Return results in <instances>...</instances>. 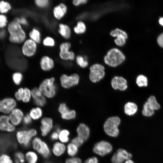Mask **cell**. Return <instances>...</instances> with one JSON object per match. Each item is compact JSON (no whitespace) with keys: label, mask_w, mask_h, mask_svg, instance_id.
<instances>
[{"label":"cell","mask_w":163,"mask_h":163,"mask_svg":"<svg viewBox=\"0 0 163 163\" xmlns=\"http://www.w3.org/2000/svg\"><path fill=\"white\" fill-rule=\"evenodd\" d=\"M8 21L6 16L2 14H0V28H2L7 26Z\"/></svg>","instance_id":"cell-48"},{"label":"cell","mask_w":163,"mask_h":163,"mask_svg":"<svg viewBox=\"0 0 163 163\" xmlns=\"http://www.w3.org/2000/svg\"><path fill=\"white\" fill-rule=\"evenodd\" d=\"M76 132L77 136L83 139L84 141L87 140L90 135L89 127L83 123H80L77 127Z\"/></svg>","instance_id":"cell-22"},{"label":"cell","mask_w":163,"mask_h":163,"mask_svg":"<svg viewBox=\"0 0 163 163\" xmlns=\"http://www.w3.org/2000/svg\"><path fill=\"white\" fill-rule=\"evenodd\" d=\"M26 163H38L39 160V155L32 149L28 150L24 154Z\"/></svg>","instance_id":"cell-23"},{"label":"cell","mask_w":163,"mask_h":163,"mask_svg":"<svg viewBox=\"0 0 163 163\" xmlns=\"http://www.w3.org/2000/svg\"><path fill=\"white\" fill-rule=\"evenodd\" d=\"M17 103L14 99L8 97L0 101V112L5 114H9L15 108Z\"/></svg>","instance_id":"cell-13"},{"label":"cell","mask_w":163,"mask_h":163,"mask_svg":"<svg viewBox=\"0 0 163 163\" xmlns=\"http://www.w3.org/2000/svg\"><path fill=\"white\" fill-rule=\"evenodd\" d=\"M28 35L29 38L35 42L37 44L42 41L41 35L39 30L36 27L33 28L29 32Z\"/></svg>","instance_id":"cell-24"},{"label":"cell","mask_w":163,"mask_h":163,"mask_svg":"<svg viewBox=\"0 0 163 163\" xmlns=\"http://www.w3.org/2000/svg\"><path fill=\"white\" fill-rule=\"evenodd\" d=\"M32 120L29 114H27L24 116L22 122L25 126H29L31 123Z\"/></svg>","instance_id":"cell-52"},{"label":"cell","mask_w":163,"mask_h":163,"mask_svg":"<svg viewBox=\"0 0 163 163\" xmlns=\"http://www.w3.org/2000/svg\"><path fill=\"white\" fill-rule=\"evenodd\" d=\"M67 11V5L64 3H60L53 7V16L57 20H60L66 15Z\"/></svg>","instance_id":"cell-18"},{"label":"cell","mask_w":163,"mask_h":163,"mask_svg":"<svg viewBox=\"0 0 163 163\" xmlns=\"http://www.w3.org/2000/svg\"><path fill=\"white\" fill-rule=\"evenodd\" d=\"M125 113L128 116H133L135 114L138 110L136 104L134 102H128L124 105V108Z\"/></svg>","instance_id":"cell-25"},{"label":"cell","mask_w":163,"mask_h":163,"mask_svg":"<svg viewBox=\"0 0 163 163\" xmlns=\"http://www.w3.org/2000/svg\"><path fill=\"white\" fill-rule=\"evenodd\" d=\"M70 133L66 129H61L59 133L58 141L66 144L69 142Z\"/></svg>","instance_id":"cell-26"},{"label":"cell","mask_w":163,"mask_h":163,"mask_svg":"<svg viewBox=\"0 0 163 163\" xmlns=\"http://www.w3.org/2000/svg\"><path fill=\"white\" fill-rule=\"evenodd\" d=\"M159 23L162 26H163V18H161L159 20Z\"/></svg>","instance_id":"cell-58"},{"label":"cell","mask_w":163,"mask_h":163,"mask_svg":"<svg viewBox=\"0 0 163 163\" xmlns=\"http://www.w3.org/2000/svg\"><path fill=\"white\" fill-rule=\"evenodd\" d=\"M69 110L68 107L65 103L60 104L58 109V111L61 115L65 113Z\"/></svg>","instance_id":"cell-50"},{"label":"cell","mask_w":163,"mask_h":163,"mask_svg":"<svg viewBox=\"0 0 163 163\" xmlns=\"http://www.w3.org/2000/svg\"><path fill=\"white\" fill-rule=\"evenodd\" d=\"M132 155L126 150L120 149L113 155L111 161L113 163H121L125 160L130 159Z\"/></svg>","instance_id":"cell-14"},{"label":"cell","mask_w":163,"mask_h":163,"mask_svg":"<svg viewBox=\"0 0 163 163\" xmlns=\"http://www.w3.org/2000/svg\"><path fill=\"white\" fill-rule=\"evenodd\" d=\"M111 85L114 89L122 91L126 90L128 87L126 80L120 76H114L111 80Z\"/></svg>","instance_id":"cell-16"},{"label":"cell","mask_w":163,"mask_h":163,"mask_svg":"<svg viewBox=\"0 0 163 163\" xmlns=\"http://www.w3.org/2000/svg\"><path fill=\"white\" fill-rule=\"evenodd\" d=\"M79 80V75L77 73H73L69 75L63 74L60 78L61 86L65 89H68L77 85Z\"/></svg>","instance_id":"cell-10"},{"label":"cell","mask_w":163,"mask_h":163,"mask_svg":"<svg viewBox=\"0 0 163 163\" xmlns=\"http://www.w3.org/2000/svg\"><path fill=\"white\" fill-rule=\"evenodd\" d=\"M29 114L32 119L34 120L40 119L43 115V111L40 107H37L31 109Z\"/></svg>","instance_id":"cell-28"},{"label":"cell","mask_w":163,"mask_h":163,"mask_svg":"<svg viewBox=\"0 0 163 163\" xmlns=\"http://www.w3.org/2000/svg\"><path fill=\"white\" fill-rule=\"evenodd\" d=\"M43 45L46 47H52L55 45L56 42L55 39L50 36L46 37L42 40Z\"/></svg>","instance_id":"cell-33"},{"label":"cell","mask_w":163,"mask_h":163,"mask_svg":"<svg viewBox=\"0 0 163 163\" xmlns=\"http://www.w3.org/2000/svg\"><path fill=\"white\" fill-rule=\"evenodd\" d=\"M110 35L117 38H123L126 40L127 38V35L124 31L120 29L117 28L112 30L110 32Z\"/></svg>","instance_id":"cell-31"},{"label":"cell","mask_w":163,"mask_h":163,"mask_svg":"<svg viewBox=\"0 0 163 163\" xmlns=\"http://www.w3.org/2000/svg\"><path fill=\"white\" fill-rule=\"evenodd\" d=\"M34 3L37 7L44 9L47 8L49 5L50 1L49 0H35Z\"/></svg>","instance_id":"cell-38"},{"label":"cell","mask_w":163,"mask_h":163,"mask_svg":"<svg viewBox=\"0 0 163 163\" xmlns=\"http://www.w3.org/2000/svg\"><path fill=\"white\" fill-rule=\"evenodd\" d=\"M24 116L23 112L20 109L15 108L9 114L8 117L11 123L15 126L22 122Z\"/></svg>","instance_id":"cell-17"},{"label":"cell","mask_w":163,"mask_h":163,"mask_svg":"<svg viewBox=\"0 0 163 163\" xmlns=\"http://www.w3.org/2000/svg\"><path fill=\"white\" fill-rule=\"evenodd\" d=\"M84 141L83 139L77 136L73 138L71 140V142L78 148L83 144Z\"/></svg>","instance_id":"cell-45"},{"label":"cell","mask_w":163,"mask_h":163,"mask_svg":"<svg viewBox=\"0 0 163 163\" xmlns=\"http://www.w3.org/2000/svg\"><path fill=\"white\" fill-rule=\"evenodd\" d=\"M24 91V88H20L15 92L14 96L17 100L18 101L22 100Z\"/></svg>","instance_id":"cell-49"},{"label":"cell","mask_w":163,"mask_h":163,"mask_svg":"<svg viewBox=\"0 0 163 163\" xmlns=\"http://www.w3.org/2000/svg\"><path fill=\"white\" fill-rule=\"evenodd\" d=\"M11 8V5L9 2L4 1H0V13L1 14L7 13Z\"/></svg>","instance_id":"cell-36"},{"label":"cell","mask_w":163,"mask_h":163,"mask_svg":"<svg viewBox=\"0 0 163 163\" xmlns=\"http://www.w3.org/2000/svg\"><path fill=\"white\" fill-rule=\"evenodd\" d=\"M125 57L122 52L118 49L114 48L109 50L104 56L105 63L110 66L116 67L123 63Z\"/></svg>","instance_id":"cell-4"},{"label":"cell","mask_w":163,"mask_h":163,"mask_svg":"<svg viewBox=\"0 0 163 163\" xmlns=\"http://www.w3.org/2000/svg\"><path fill=\"white\" fill-rule=\"evenodd\" d=\"M43 163H53L52 161L48 159L45 160Z\"/></svg>","instance_id":"cell-57"},{"label":"cell","mask_w":163,"mask_h":163,"mask_svg":"<svg viewBox=\"0 0 163 163\" xmlns=\"http://www.w3.org/2000/svg\"><path fill=\"white\" fill-rule=\"evenodd\" d=\"M32 97L33 100L41 97L43 95L39 88L35 87L31 90Z\"/></svg>","instance_id":"cell-43"},{"label":"cell","mask_w":163,"mask_h":163,"mask_svg":"<svg viewBox=\"0 0 163 163\" xmlns=\"http://www.w3.org/2000/svg\"><path fill=\"white\" fill-rule=\"evenodd\" d=\"M12 78L13 81L15 84L19 85L21 82L23 78V75L20 72H16L12 75Z\"/></svg>","instance_id":"cell-40"},{"label":"cell","mask_w":163,"mask_h":163,"mask_svg":"<svg viewBox=\"0 0 163 163\" xmlns=\"http://www.w3.org/2000/svg\"><path fill=\"white\" fill-rule=\"evenodd\" d=\"M59 132L54 130L49 135L50 139L53 142L58 140Z\"/></svg>","instance_id":"cell-51"},{"label":"cell","mask_w":163,"mask_h":163,"mask_svg":"<svg viewBox=\"0 0 163 163\" xmlns=\"http://www.w3.org/2000/svg\"><path fill=\"white\" fill-rule=\"evenodd\" d=\"M136 82L139 87H145L148 84V79L145 76L143 75H139L136 78Z\"/></svg>","instance_id":"cell-32"},{"label":"cell","mask_w":163,"mask_h":163,"mask_svg":"<svg viewBox=\"0 0 163 163\" xmlns=\"http://www.w3.org/2000/svg\"><path fill=\"white\" fill-rule=\"evenodd\" d=\"M30 147L44 160L49 159L52 155L51 147L48 143L39 136L32 139Z\"/></svg>","instance_id":"cell-2"},{"label":"cell","mask_w":163,"mask_h":163,"mask_svg":"<svg viewBox=\"0 0 163 163\" xmlns=\"http://www.w3.org/2000/svg\"><path fill=\"white\" fill-rule=\"evenodd\" d=\"M84 163H98V160L96 157H92L87 159Z\"/></svg>","instance_id":"cell-55"},{"label":"cell","mask_w":163,"mask_h":163,"mask_svg":"<svg viewBox=\"0 0 163 163\" xmlns=\"http://www.w3.org/2000/svg\"><path fill=\"white\" fill-rule=\"evenodd\" d=\"M32 97L31 91L28 88H24V91L22 101L25 103L29 102Z\"/></svg>","instance_id":"cell-41"},{"label":"cell","mask_w":163,"mask_h":163,"mask_svg":"<svg viewBox=\"0 0 163 163\" xmlns=\"http://www.w3.org/2000/svg\"><path fill=\"white\" fill-rule=\"evenodd\" d=\"M58 32L63 39L69 40L72 35V31L70 27L67 24L60 23L58 25Z\"/></svg>","instance_id":"cell-21"},{"label":"cell","mask_w":163,"mask_h":163,"mask_svg":"<svg viewBox=\"0 0 163 163\" xmlns=\"http://www.w3.org/2000/svg\"><path fill=\"white\" fill-rule=\"evenodd\" d=\"M64 163H82L81 159L77 157H69L64 160Z\"/></svg>","instance_id":"cell-44"},{"label":"cell","mask_w":163,"mask_h":163,"mask_svg":"<svg viewBox=\"0 0 163 163\" xmlns=\"http://www.w3.org/2000/svg\"><path fill=\"white\" fill-rule=\"evenodd\" d=\"M0 163H13V161L9 155L3 154L0 156Z\"/></svg>","instance_id":"cell-46"},{"label":"cell","mask_w":163,"mask_h":163,"mask_svg":"<svg viewBox=\"0 0 163 163\" xmlns=\"http://www.w3.org/2000/svg\"><path fill=\"white\" fill-rule=\"evenodd\" d=\"M88 1L86 0H74L72 1V3L75 6H78L80 5L86 3Z\"/></svg>","instance_id":"cell-54"},{"label":"cell","mask_w":163,"mask_h":163,"mask_svg":"<svg viewBox=\"0 0 163 163\" xmlns=\"http://www.w3.org/2000/svg\"><path fill=\"white\" fill-rule=\"evenodd\" d=\"M66 150V144L58 140L54 142L51 147L52 155L56 158L61 157L64 155Z\"/></svg>","instance_id":"cell-15"},{"label":"cell","mask_w":163,"mask_h":163,"mask_svg":"<svg viewBox=\"0 0 163 163\" xmlns=\"http://www.w3.org/2000/svg\"><path fill=\"white\" fill-rule=\"evenodd\" d=\"M7 30L9 41L12 43H22L27 39L26 34L22 26L14 20L8 24Z\"/></svg>","instance_id":"cell-1"},{"label":"cell","mask_w":163,"mask_h":163,"mask_svg":"<svg viewBox=\"0 0 163 163\" xmlns=\"http://www.w3.org/2000/svg\"><path fill=\"white\" fill-rule=\"evenodd\" d=\"M89 78L93 83H96L102 79L105 75L104 67L99 64H95L90 68Z\"/></svg>","instance_id":"cell-7"},{"label":"cell","mask_w":163,"mask_h":163,"mask_svg":"<svg viewBox=\"0 0 163 163\" xmlns=\"http://www.w3.org/2000/svg\"><path fill=\"white\" fill-rule=\"evenodd\" d=\"M40 65L42 70L44 71H49L54 67L55 62L53 59L50 56L44 55L40 59Z\"/></svg>","instance_id":"cell-20"},{"label":"cell","mask_w":163,"mask_h":163,"mask_svg":"<svg viewBox=\"0 0 163 163\" xmlns=\"http://www.w3.org/2000/svg\"><path fill=\"white\" fill-rule=\"evenodd\" d=\"M76 116V112L73 110L70 109L65 113L61 114L62 119L66 120L74 119L75 118Z\"/></svg>","instance_id":"cell-35"},{"label":"cell","mask_w":163,"mask_h":163,"mask_svg":"<svg viewBox=\"0 0 163 163\" xmlns=\"http://www.w3.org/2000/svg\"><path fill=\"white\" fill-rule=\"evenodd\" d=\"M86 26L85 23L81 21H78L76 25L73 27L74 32L79 34L84 33L86 31Z\"/></svg>","instance_id":"cell-30"},{"label":"cell","mask_w":163,"mask_h":163,"mask_svg":"<svg viewBox=\"0 0 163 163\" xmlns=\"http://www.w3.org/2000/svg\"><path fill=\"white\" fill-rule=\"evenodd\" d=\"M21 52L23 55L27 57L34 56L37 50V44L30 38L27 39L22 43Z\"/></svg>","instance_id":"cell-9"},{"label":"cell","mask_w":163,"mask_h":163,"mask_svg":"<svg viewBox=\"0 0 163 163\" xmlns=\"http://www.w3.org/2000/svg\"><path fill=\"white\" fill-rule=\"evenodd\" d=\"M124 163H134V162L132 160L129 159L126 160Z\"/></svg>","instance_id":"cell-59"},{"label":"cell","mask_w":163,"mask_h":163,"mask_svg":"<svg viewBox=\"0 0 163 163\" xmlns=\"http://www.w3.org/2000/svg\"><path fill=\"white\" fill-rule=\"evenodd\" d=\"M71 47V43L68 41L61 43L59 45V56L63 60H73L75 58L74 53L70 50Z\"/></svg>","instance_id":"cell-8"},{"label":"cell","mask_w":163,"mask_h":163,"mask_svg":"<svg viewBox=\"0 0 163 163\" xmlns=\"http://www.w3.org/2000/svg\"><path fill=\"white\" fill-rule=\"evenodd\" d=\"M66 145L67 155L70 157H75L78 152V147L71 142L67 143Z\"/></svg>","instance_id":"cell-27"},{"label":"cell","mask_w":163,"mask_h":163,"mask_svg":"<svg viewBox=\"0 0 163 163\" xmlns=\"http://www.w3.org/2000/svg\"><path fill=\"white\" fill-rule=\"evenodd\" d=\"M40 123V135L43 137H46L50 135L54 128L53 120L50 117H45L41 120Z\"/></svg>","instance_id":"cell-11"},{"label":"cell","mask_w":163,"mask_h":163,"mask_svg":"<svg viewBox=\"0 0 163 163\" xmlns=\"http://www.w3.org/2000/svg\"><path fill=\"white\" fill-rule=\"evenodd\" d=\"M147 101L152 105L155 110H158L160 109V105L157 102L155 96H150L148 99Z\"/></svg>","instance_id":"cell-39"},{"label":"cell","mask_w":163,"mask_h":163,"mask_svg":"<svg viewBox=\"0 0 163 163\" xmlns=\"http://www.w3.org/2000/svg\"><path fill=\"white\" fill-rule=\"evenodd\" d=\"M120 122V119L117 116H113L108 118L103 126L104 129L105 133L111 137H117L119 133L118 126Z\"/></svg>","instance_id":"cell-6"},{"label":"cell","mask_w":163,"mask_h":163,"mask_svg":"<svg viewBox=\"0 0 163 163\" xmlns=\"http://www.w3.org/2000/svg\"><path fill=\"white\" fill-rule=\"evenodd\" d=\"M126 39L123 38H117L114 40L115 43L119 46H123L126 43Z\"/></svg>","instance_id":"cell-53"},{"label":"cell","mask_w":163,"mask_h":163,"mask_svg":"<svg viewBox=\"0 0 163 163\" xmlns=\"http://www.w3.org/2000/svg\"><path fill=\"white\" fill-rule=\"evenodd\" d=\"M76 62L77 65L82 68L86 67L88 65V62L86 56L78 55L76 57Z\"/></svg>","instance_id":"cell-34"},{"label":"cell","mask_w":163,"mask_h":163,"mask_svg":"<svg viewBox=\"0 0 163 163\" xmlns=\"http://www.w3.org/2000/svg\"><path fill=\"white\" fill-rule=\"evenodd\" d=\"M37 130L34 128L24 129L18 131L16 138L18 143L25 149L30 147L32 139L37 136Z\"/></svg>","instance_id":"cell-3"},{"label":"cell","mask_w":163,"mask_h":163,"mask_svg":"<svg viewBox=\"0 0 163 163\" xmlns=\"http://www.w3.org/2000/svg\"><path fill=\"white\" fill-rule=\"evenodd\" d=\"M15 129V126L10 122L8 116L3 115L0 116V131L13 132Z\"/></svg>","instance_id":"cell-19"},{"label":"cell","mask_w":163,"mask_h":163,"mask_svg":"<svg viewBox=\"0 0 163 163\" xmlns=\"http://www.w3.org/2000/svg\"><path fill=\"white\" fill-rule=\"evenodd\" d=\"M34 103L38 107L44 106L46 103V97L44 96L33 100Z\"/></svg>","instance_id":"cell-42"},{"label":"cell","mask_w":163,"mask_h":163,"mask_svg":"<svg viewBox=\"0 0 163 163\" xmlns=\"http://www.w3.org/2000/svg\"><path fill=\"white\" fill-rule=\"evenodd\" d=\"M157 42L158 45L163 48V33L161 34L157 39Z\"/></svg>","instance_id":"cell-56"},{"label":"cell","mask_w":163,"mask_h":163,"mask_svg":"<svg viewBox=\"0 0 163 163\" xmlns=\"http://www.w3.org/2000/svg\"><path fill=\"white\" fill-rule=\"evenodd\" d=\"M93 151L95 153L101 156H104L110 153L112 150V146L109 142L101 141L94 145Z\"/></svg>","instance_id":"cell-12"},{"label":"cell","mask_w":163,"mask_h":163,"mask_svg":"<svg viewBox=\"0 0 163 163\" xmlns=\"http://www.w3.org/2000/svg\"><path fill=\"white\" fill-rule=\"evenodd\" d=\"M38 88L46 97H53L56 94L57 89L54 78L51 77L45 79L41 83Z\"/></svg>","instance_id":"cell-5"},{"label":"cell","mask_w":163,"mask_h":163,"mask_svg":"<svg viewBox=\"0 0 163 163\" xmlns=\"http://www.w3.org/2000/svg\"><path fill=\"white\" fill-rule=\"evenodd\" d=\"M15 163H25V155L23 152L18 151L14 154Z\"/></svg>","instance_id":"cell-37"},{"label":"cell","mask_w":163,"mask_h":163,"mask_svg":"<svg viewBox=\"0 0 163 163\" xmlns=\"http://www.w3.org/2000/svg\"><path fill=\"white\" fill-rule=\"evenodd\" d=\"M14 20L16 21L22 26H27L28 25V20L25 17L16 18Z\"/></svg>","instance_id":"cell-47"},{"label":"cell","mask_w":163,"mask_h":163,"mask_svg":"<svg viewBox=\"0 0 163 163\" xmlns=\"http://www.w3.org/2000/svg\"><path fill=\"white\" fill-rule=\"evenodd\" d=\"M154 111L152 107L147 101L144 104L142 113L145 116L150 117L154 114Z\"/></svg>","instance_id":"cell-29"}]
</instances>
